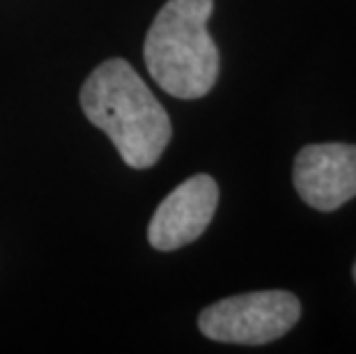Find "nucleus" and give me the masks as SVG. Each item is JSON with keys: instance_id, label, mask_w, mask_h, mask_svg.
Wrapping results in <instances>:
<instances>
[{"instance_id": "1", "label": "nucleus", "mask_w": 356, "mask_h": 354, "mask_svg": "<svg viewBox=\"0 0 356 354\" xmlns=\"http://www.w3.org/2000/svg\"><path fill=\"white\" fill-rule=\"evenodd\" d=\"M81 108L113 140L122 161L131 168L154 166L170 143L168 113L122 58L106 60L86 79Z\"/></svg>"}, {"instance_id": "2", "label": "nucleus", "mask_w": 356, "mask_h": 354, "mask_svg": "<svg viewBox=\"0 0 356 354\" xmlns=\"http://www.w3.org/2000/svg\"><path fill=\"white\" fill-rule=\"evenodd\" d=\"M214 0H168L147 30L143 58L159 88L177 99H200L216 86L221 56L207 21Z\"/></svg>"}, {"instance_id": "3", "label": "nucleus", "mask_w": 356, "mask_h": 354, "mask_svg": "<svg viewBox=\"0 0 356 354\" xmlns=\"http://www.w3.org/2000/svg\"><path fill=\"white\" fill-rule=\"evenodd\" d=\"M301 318L299 299L287 290L246 292L221 299L200 313L198 327L211 341L267 345L285 336Z\"/></svg>"}, {"instance_id": "4", "label": "nucleus", "mask_w": 356, "mask_h": 354, "mask_svg": "<svg viewBox=\"0 0 356 354\" xmlns=\"http://www.w3.org/2000/svg\"><path fill=\"white\" fill-rule=\"evenodd\" d=\"M294 189L317 212H333L356 195V145L315 143L294 159Z\"/></svg>"}, {"instance_id": "5", "label": "nucleus", "mask_w": 356, "mask_h": 354, "mask_svg": "<svg viewBox=\"0 0 356 354\" xmlns=\"http://www.w3.org/2000/svg\"><path fill=\"white\" fill-rule=\"evenodd\" d=\"M218 184L209 175H193L170 191L149 221L147 239L156 251H175L195 242L214 218Z\"/></svg>"}, {"instance_id": "6", "label": "nucleus", "mask_w": 356, "mask_h": 354, "mask_svg": "<svg viewBox=\"0 0 356 354\" xmlns=\"http://www.w3.org/2000/svg\"><path fill=\"white\" fill-rule=\"evenodd\" d=\"M352 272H354V281H356V262H354V269H352Z\"/></svg>"}]
</instances>
